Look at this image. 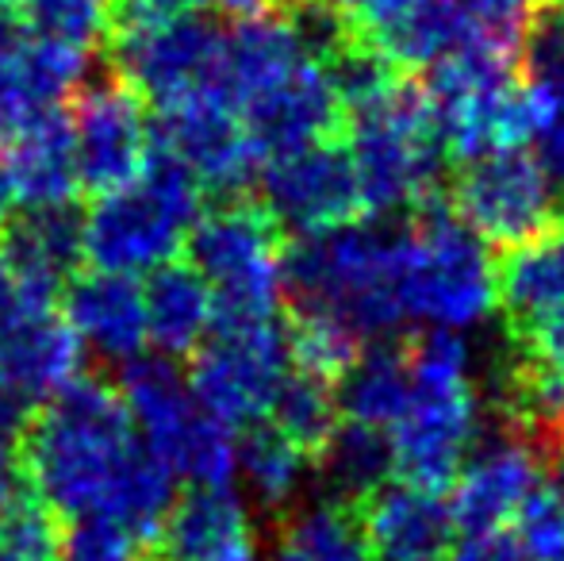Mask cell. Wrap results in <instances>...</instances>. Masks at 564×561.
I'll use <instances>...</instances> for the list:
<instances>
[{"instance_id":"6da1fadb","label":"cell","mask_w":564,"mask_h":561,"mask_svg":"<svg viewBox=\"0 0 564 561\" xmlns=\"http://www.w3.org/2000/svg\"><path fill=\"white\" fill-rule=\"evenodd\" d=\"M139 431L123 392L105 377L82 374L35 412L20 442L39 500L58 519H100Z\"/></svg>"},{"instance_id":"7a4b0ae2","label":"cell","mask_w":564,"mask_h":561,"mask_svg":"<svg viewBox=\"0 0 564 561\" xmlns=\"http://www.w3.org/2000/svg\"><path fill=\"white\" fill-rule=\"evenodd\" d=\"M411 404L392 423V473L403 485L446 493L480 431V400L468 381V346L457 331L423 327L403 338Z\"/></svg>"},{"instance_id":"3957f363","label":"cell","mask_w":564,"mask_h":561,"mask_svg":"<svg viewBox=\"0 0 564 561\" xmlns=\"http://www.w3.org/2000/svg\"><path fill=\"white\" fill-rule=\"evenodd\" d=\"M346 142L361 181L365 216H408L442 193L446 147L423 77L403 74L380 97L346 112Z\"/></svg>"},{"instance_id":"277c9868","label":"cell","mask_w":564,"mask_h":561,"mask_svg":"<svg viewBox=\"0 0 564 561\" xmlns=\"http://www.w3.org/2000/svg\"><path fill=\"white\" fill-rule=\"evenodd\" d=\"M204 212V185L181 158L150 142L142 173L127 188L97 196L85 216V262L100 273H150L173 262Z\"/></svg>"},{"instance_id":"5b68a950","label":"cell","mask_w":564,"mask_h":561,"mask_svg":"<svg viewBox=\"0 0 564 561\" xmlns=\"http://www.w3.org/2000/svg\"><path fill=\"white\" fill-rule=\"evenodd\" d=\"M400 258V304L431 327H473L496 308V262L453 212L446 188L408 212Z\"/></svg>"},{"instance_id":"8992f818","label":"cell","mask_w":564,"mask_h":561,"mask_svg":"<svg viewBox=\"0 0 564 561\" xmlns=\"http://www.w3.org/2000/svg\"><path fill=\"white\" fill-rule=\"evenodd\" d=\"M284 242V227L250 193L227 196L200 212L185 250L188 266L216 292V323L281 320Z\"/></svg>"},{"instance_id":"52a82bcc","label":"cell","mask_w":564,"mask_h":561,"mask_svg":"<svg viewBox=\"0 0 564 561\" xmlns=\"http://www.w3.org/2000/svg\"><path fill=\"white\" fill-rule=\"evenodd\" d=\"M119 392L139 439L177 477L204 488H227L238 473L235 427L204 412L188 377L173 358H134L123 366Z\"/></svg>"},{"instance_id":"ba28073f","label":"cell","mask_w":564,"mask_h":561,"mask_svg":"<svg viewBox=\"0 0 564 561\" xmlns=\"http://www.w3.org/2000/svg\"><path fill=\"white\" fill-rule=\"evenodd\" d=\"M446 196L468 231L499 255L564 227L561 188L530 150H503L465 162Z\"/></svg>"},{"instance_id":"9c48e42d","label":"cell","mask_w":564,"mask_h":561,"mask_svg":"<svg viewBox=\"0 0 564 561\" xmlns=\"http://www.w3.org/2000/svg\"><path fill=\"white\" fill-rule=\"evenodd\" d=\"M289 331L281 320L216 323L188 366V389L227 427L265 420L289 377Z\"/></svg>"},{"instance_id":"30bf717a","label":"cell","mask_w":564,"mask_h":561,"mask_svg":"<svg viewBox=\"0 0 564 561\" xmlns=\"http://www.w3.org/2000/svg\"><path fill=\"white\" fill-rule=\"evenodd\" d=\"M112 69L158 112L196 97L227 100V31L200 12L112 35Z\"/></svg>"},{"instance_id":"8fae6325","label":"cell","mask_w":564,"mask_h":561,"mask_svg":"<svg viewBox=\"0 0 564 561\" xmlns=\"http://www.w3.org/2000/svg\"><path fill=\"white\" fill-rule=\"evenodd\" d=\"M258 185V201L273 212L284 235H323L365 216L361 181L346 136L265 158Z\"/></svg>"},{"instance_id":"7c38bea8","label":"cell","mask_w":564,"mask_h":561,"mask_svg":"<svg viewBox=\"0 0 564 561\" xmlns=\"http://www.w3.org/2000/svg\"><path fill=\"white\" fill-rule=\"evenodd\" d=\"M69 123H74L77 181L85 193H119L142 173V162L150 154L147 100L116 69H108L97 82H85L74 93Z\"/></svg>"},{"instance_id":"4fadbf2b","label":"cell","mask_w":564,"mask_h":561,"mask_svg":"<svg viewBox=\"0 0 564 561\" xmlns=\"http://www.w3.org/2000/svg\"><path fill=\"white\" fill-rule=\"evenodd\" d=\"M150 142L181 158L204 185V193L219 196V201L250 193L265 165L261 150L246 131L242 112L224 97H196L185 105L162 108L150 123Z\"/></svg>"},{"instance_id":"5bb4252c","label":"cell","mask_w":564,"mask_h":561,"mask_svg":"<svg viewBox=\"0 0 564 561\" xmlns=\"http://www.w3.org/2000/svg\"><path fill=\"white\" fill-rule=\"evenodd\" d=\"M85 346L54 300L15 296L0 315V389L43 408L82 377Z\"/></svg>"},{"instance_id":"9a60e30c","label":"cell","mask_w":564,"mask_h":561,"mask_svg":"<svg viewBox=\"0 0 564 561\" xmlns=\"http://www.w3.org/2000/svg\"><path fill=\"white\" fill-rule=\"evenodd\" d=\"M238 112H242V123L261 158H276L312 147V142L346 136V108H341L327 66L319 62H304L281 85L246 100Z\"/></svg>"},{"instance_id":"2e32d148","label":"cell","mask_w":564,"mask_h":561,"mask_svg":"<svg viewBox=\"0 0 564 561\" xmlns=\"http://www.w3.org/2000/svg\"><path fill=\"white\" fill-rule=\"evenodd\" d=\"M0 262L15 281V296L54 300L85 262V212L69 204L23 208L0 231Z\"/></svg>"},{"instance_id":"e0dca14e","label":"cell","mask_w":564,"mask_h":561,"mask_svg":"<svg viewBox=\"0 0 564 561\" xmlns=\"http://www.w3.org/2000/svg\"><path fill=\"white\" fill-rule=\"evenodd\" d=\"M473 450L476 454L460 465L457 481H453V500H449L453 524L465 535L496 531L507 519L519 516V508L530 500V493L542 485V470H545L519 439L496 431V427Z\"/></svg>"},{"instance_id":"ac0fdd59","label":"cell","mask_w":564,"mask_h":561,"mask_svg":"<svg viewBox=\"0 0 564 561\" xmlns=\"http://www.w3.org/2000/svg\"><path fill=\"white\" fill-rule=\"evenodd\" d=\"M369 554L380 561H446L453 550V511L442 493L384 481L357 504Z\"/></svg>"},{"instance_id":"d6986e66","label":"cell","mask_w":564,"mask_h":561,"mask_svg":"<svg viewBox=\"0 0 564 561\" xmlns=\"http://www.w3.org/2000/svg\"><path fill=\"white\" fill-rule=\"evenodd\" d=\"M62 315L89 346L97 358L127 366L142 358L147 335V304H142V284H134L123 273H82L62 284Z\"/></svg>"},{"instance_id":"ffe728a7","label":"cell","mask_w":564,"mask_h":561,"mask_svg":"<svg viewBox=\"0 0 564 561\" xmlns=\"http://www.w3.org/2000/svg\"><path fill=\"white\" fill-rule=\"evenodd\" d=\"M0 165L12 181L15 204L23 208H51L69 204L82 188L74 154V123L69 112L39 108L23 128L0 139Z\"/></svg>"},{"instance_id":"44dd1931","label":"cell","mask_w":564,"mask_h":561,"mask_svg":"<svg viewBox=\"0 0 564 561\" xmlns=\"http://www.w3.org/2000/svg\"><path fill=\"white\" fill-rule=\"evenodd\" d=\"M147 335L162 358H193L216 323V292L188 262H165L142 284Z\"/></svg>"},{"instance_id":"7402d4cb","label":"cell","mask_w":564,"mask_h":561,"mask_svg":"<svg viewBox=\"0 0 564 561\" xmlns=\"http://www.w3.org/2000/svg\"><path fill=\"white\" fill-rule=\"evenodd\" d=\"M253 539L250 511L238 500L235 488L193 485L181 500H173L158 539L150 542V561H204L219 550Z\"/></svg>"},{"instance_id":"603a6c76","label":"cell","mask_w":564,"mask_h":561,"mask_svg":"<svg viewBox=\"0 0 564 561\" xmlns=\"http://www.w3.org/2000/svg\"><path fill=\"white\" fill-rule=\"evenodd\" d=\"M496 308L503 315V331L564 312V227L499 255Z\"/></svg>"},{"instance_id":"cb8c5ba5","label":"cell","mask_w":564,"mask_h":561,"mask_svg":"<svg viewBox=\"0 0 564 561\" xmlns=\"http://www.w3.org/2000/svg\"><path fill=\"white\" fill-rule=\"evenodd\" d=\"M304 62L307 54L284 12L235 23L227 31V100L242 108L246 100L281 85Z\"/></svg>"},{"instance_id":"d4e9b609","label":"cell","mask_w":564,"mask_h":561,"mask_svg":"<svg viewBox=\"0 0 564 561\" xmlns=\"http://www.w3.org/2000/svg\"><path fill=\"white\" fill-rule=\"evenodd\" d=\"M411 404V369L403 338H377L361 350L357 366L338 381V408L365 427H392Z\"/></svg>"},{"instance_id":"484cf974","label":"cell","mask_w":564,"mask_h":561,"mask_svg":"<svg viewBox=\"0 0 564 561\" xmlns=\"http://www.w3.org/2000/svg\"><path fill=\"white\" fill-rule=\"evenodd\" d=\"M273 561H369L361 516L330 496L296 504L276 519Z\"/></svg>"},{"instance_id":"4316f807","label":"cell","mask_w":564,"mask_h":561,"mask_svg":"<svg viewBox=\"0 0 564 561\" xmlns=\"http://www.w3.org/2000/svg\"><path fill=\"white\" fill-rule=\"evenodd\" d=\"M315 465H319L330 500L357 508L365 496H372L384 481H392V439L380 427L346 420L330 434L327 450L315 457Z\"/></svg>"},{"instance_id":"83f0119b","label":"cell","mask_w":564,"mask_h":561,"mask_svg":"<svg viewBox=\"0 0 564 561\" xmlns=\"http://www.w3.org/2000/svg\"><path fill=\"white\" fill-rule=\"evenodd\" d=\"M238 470H242L253 500H258V508L265 511L269 519H281L284 511H292L300 504L307 457L269 420L242 427V439H238Z\"/></svg>"},{"instance_id":"f1b7e54d","label":"cell","mask_w":564,"mask_h":561,"mask_svg":"<svg viewBox=\"0 0 564 561\" xmlns=\"http://www.w3.org/2000/svg\"><path fill=\"white\" fill-rule=\"evenodd\" d=\"M269 423L307 457H315L327 450L330 434L341 423V408H338V389L330 381H319L312 374H289L276 392L273 408H269Z\"/></svg>"},{"instance_id":"f546056e","label":"cell","mask_w":564,"mask_h":561,"mask_svg":"<svg viewBox=\"0 0 564 561\" xmlns=\"http://www.w3.org/2000/svg\"><path fill=\"white\" fill-rule=\"evenodd\" d=\"M289 354L292 366L300 374H312L319 381H330L338 389V381L357 366L365 343L346 320L338 315H323V312H304V315H289Z\"/></svg>"},{"instance_id":"4dcf8cb0","label":"cell","mask_w":564,"mask_h":561,"mask_svg":"<svg viewBox=\"0 0 564 561\" xmlns=\"http://www.w3.org/2000/svg\"><path fill=\"white\" fill-rule=\"evenodd\" d=\"M35 39L93 51L112 39V0H15Z\"/></svg>"},{"instance_id":"1f68e13d","label":"cell","mask_w":564,"mask_h":561,"mask_svg":"<svg viewBox=\"0 0 564 561\" xmlns=\"http://www.w3.org/2000/svg\"><path fill=\"white\" fill-rule=\"evenodd\" d=\"M522 82L564 100V0H538L519 46Z\"/></svg>"},{"instance_id":"d6a6232c","label":"cell","mask_w":564,"mask_h":561,"mask_svg":"<svg viewBox=\"0 0 564 561\" xmlns=\"http://www.w3.org/2000/svg\"><path fill=\"white\" fill-rule=\"evenodd\" d=\"M20 74L28 82L31 97L43 108L62 105L69 93H77L89 74V51L69 43H54V39H31V46L20 54Z\"/></svg>"},{"instance_id":"836d02e7","label":"cell","mask_w":564,"mask_h":561,"mask_svg":"<svg viewBox=\"0 0 564 561\" xmlns=\"http://www.w3.org/2000/svg\"><path fill=\"white\" fill-rule=\"evenodd\" d=\"M62 539L58 516L39 496L0 511V561H58Z\"/></svg>"},{"instance_id":"e575fe53","label":"cell","mask_w":564,"mask_h":561,"mask_svg":"<svg viewBox=\"0 0 564 561\" xmlns=\"http://www.w3.org/2000/svg\"><path fill=\"white\" fill-rule=\"evenodd\" d=\"M519 542L530 561H564V496L553 485H538L519 508Z\"/></svg>"},{"instance_id":"d590c367","label":"cell","mask_w":564,"mask_h":561,"mask_svg":"<svg viewBox=\"0 0 564 561\" xmlns=\"http://www.w3.org/2000/svg\"><path fill=\"white\" fill-rule=\"evenodd\" d=\"M58 561H150V554L105 519H82L62 539Z\"/></svg>"},{"instance_id":"8d00e7d4","label":"cell","mask_w":564,"mask_h":561,"mask_svg":"<svg viewBox=\"0 0 564 561\" xmlns=\"http://www.w3.org/2000/svg\"><path fill=\"white\" fill-rule=\"evenodd\" d=\"M208 0H112V35H131V31L162 28L181 15H193Z\"/></svg>"},{"instance_id":"74e56055","label":"cell","mask_w":564,"mask_h":561,"mask_svg":"<svg viewBox=\"0 0 564 561\" xmlns=\"http://www.w3.org/2000/svg\"><path fill=\"white\" fill-rule=\"evenodd\" d=\"M341 15L349 20L357 39L372 43L377 35H384L388 28H395L400 20H408L423 0H335Z\"/></svg>"},{"instance_id":"f35d334b","label":"cell","mask_w":564,"mask_h":561,"mask_svg":"<svg viewBox=\"0 0 564 561\" xmlns=\"http://www.w3.org/2000/svg\"><path fill=\"white\" fill-rule=\"evenodd\" d=\"M39 108H43V105L31 97L20 66H15V62H0V139L12 136L15 128H23V123H28Z\"/></svg>"},{"instance_id":"ab89813d","label":"cell","mask_w":564,"mask_h":561,"mask_svg":"<svg viewBox=\"0 0 564 561\" xmlns=\"http://www.w3.org/2000/svg\"><path fill=\"white\" fill-rule=\"evenodd\" d=\"M446 561H530V558H527V550H522L519 535L507 531V527H496V531L465 535V539L449 550Z\"/></svg>"},{"instance_id":"60d3db41","label":"cell","mask_w":564,"mask_h":561,"mask_svg":"<svg viewBox=\"0 0 564 561\" xmlns=\"http://www.w3.org/2000/svg\"><path fill=\"white\" fill-rule=\"evenodd\" d=\"M31 496H39V493H35V485H31L23 454L12 446H0V511L15 508V504L31 500Z\"/></svg>"},{"instance_id":"b9f144b4","label":"cell","mask_w":564,"mask_h":561,"mask_svg":"<svg viewBox=\"0 0 564 561\" xmlns=\"http://www.w3.org/2000/svg\"><path fill=\"white\" fill-rule=\"evenodd\" d=\"M538 158H542L545 173L553 177V185L561 188L564 196V100H557L545 120L542 136H538Z\"/></svg>"},{"instance_id":"7bdbcfd3","label":"cell","mask_w":564,"mask_h":561,"mask_svg":"<svg viewBox=\"0 0 564 561\" xmlns=\"http://www.w3.org/2000/svg\"><path fill=\"white\" fill-rule=\"evenodd\" d=\"M31 28L23 20L15 0H0V62H20V54L31 46Z\"/></svg>"},{"instance_id":"ee69618b","label":"cell","mask_w":564,"mask_h":561,"mask_svg":"<svg viewBox=\"0 0 564 561\" xmlns=\"http://www.w3.org/2000/svg\"><path fill=\"white\" fill-rule=\"evenodd\" d=\"M31 420H35V408H31L28 400H20V397H12V392L0 389V446L20 450Z\"/></svg>"},{"instance_id":"f6af8a7d","label":"cell","mask_w":564,"mask_h":561,"mask_svg":"<svg viewBox=\"0 0 564 561\" xmlns=\"http://www.w3.org/2000/svg\"><path fill=\"white\" fill-rule=\"evenodd\" d=\"M227 20L242 23V20H258V15H273V12H284L289 0H212Z\"/></svg>"},{"instance_id":"bcb514c9","label":"cell","mask_w":564,"mask_h":561,"mask_svg":"<svg viewBox=\"0 0 564 561\" xmlns=\"http://www.w3.org/2000/svg\"><path fill=\"white\" fill-rule=\"evenodd\" d=\"M204 561H261V554H258V547H253V539H242V542H235V547L219 550V554H212Z\"/></svg>"},{"instance_id":"7dc6e473","label":"cell","mask_w":564,"mask_h":561,"mask_svg":"<svg viewBox=\"0 0 564 561\" xmlns=\"http://www.w3.org/2000/svg\"><path fill=\"white\" fill-rule=\"evenodd\" d=\"M12 208H15V193H12V181H8L4 165H0V231H4V224L12 219Z\"/></svg>"},{"instance_id":"c3c4849f","label":"cell","mask_w":564,"mask_h":561,"mask_svg":"<svg viewBox=\"0 0 564 561\" xmlns=\"http://www.w3.org/2000/svg\"><path fill=\"white\" fill-rule=\"evenodd\" d=\"M12 304H15V281H12V273H8V266L0 262V315Z\"/></svg>"},{"instance_id":"681fc988","label":"cell","mask_w":564,"mask_h":561,"mask_svg":"<svg viewBox=\"0 0 564 561\" xmlns=\"http://www.w3.org/2000/svg\"><path fill=\"white\" fill-rule=\"evenodd\" d=\"M289 4H292V0H289Z\"/></svg>"}]
</instances>
